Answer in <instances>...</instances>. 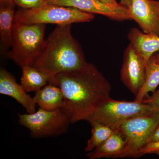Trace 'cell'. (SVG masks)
<instances>
[{"instance_id":"1","label":"cell","mask_w":159,"mask_h":159,"mask_svg":"<svg viewBox=\"0 0 159 159\" xmlns=\"http://www.w3.org/2000/svg\"><path fill=\"white\" fill-rule=\"evenodd\" d=\"M49 84L59 87L63 95L61 108L71 123L87 121L110 96V83L94 65L52 76Z\"/></svg>"},{"instance_id":"2","label":"cell","mask_w":159,"mask_h":159,"mask_svg":"<svg viewBox=\"0 0 159 159\" xmlns=\"http://www.w3.org/2000/svg\"><path fill=\"white\" fill-rule=\"evenodd\" d=\"M71 28V25H57L46 40L42 54L30 66L51 76L85 67L88 63Z\"/></svg>"},{"instance_id":"3","label":"cell","mask_w":159,"mask_h":159,"mask_svg":"<svg viewBox=\"0 0 159 159\" xmlns=\"http://www.w3.org/2000/svg\"><path fill=\"white\" fill-rule=\"evenodd\" d=\"M45 27L43 24L15 22L9 58L21 67L31 65L45 47Z\"/></svg>"},{"instance_id":"4","label":"cell","mask_w":159,"mask_h":159,"mask_svg":"<svg viewBox=\"0 0 159 159\" xmlns=\"http://www.w3.org/2000/svg\"><path fill=\"white\" fill-rule=\"evenodd\" d=\"M94 15L73 7L47 4L32 9L16 11L15 22L30 24H54L57 25L92 21Z\"/></svg>"},{"instance_id":"5","label":"cell","mask_w":159,"mask_h":159,"mask_svg":"<svg viewBox=\"0 0 159 159\" xmlns=\"http://www.w3.org/2000/svg\"><path fill=\"white\" fill-rule=\"evenodd\" d=\"M159 123V113L143 114L125 120L114 128L125 138L127 148L125 158H135L138 152L149 143Z\"/></svg>"},{"instance_id":"6","label":"cell","mask_w":159,"mask_h":159,"mask_svg":"<svg viewBox=\"0 0 159 159\" xmlns=\"http://www.w3.org/2000/svg\"><path fill=\"white\" fill-rule=\"evenodd\" d=\"M19 122L35 138L55 137L65 133L71 123L68 115L60 108L47 111L40 108L32 113L19 115Z\"/></svg>"},{"instance_id":"7","label":"cell","mask_w":159,"mask_h":159,"mask_svg":"<svg viewBox=\"0 0 159 159\" xmlns=\"http://www.w3.org/2000/svg\"><path fill=\"white\" fill-rule=\"evenodd\" d=\"M155 111H157L153 106L145 99L129 102L110 98L101 103L87 121L100 122L114 129L125 120Z\"/></svg>"},{"instance_id":"8","label":"cell","mask_w":159,"mask_h":159,"mask_svg":"<svg viewBox=\"0 0 159 159\" xmlns=\"http://www.w3.org/2000/svg\"><path fill=\"white\" fill-rule=\"evenodd\" d=\"M147 64L148 62L129 44L123 54L120 78L135 96L145 82Z\"/></svg>"},{"instance_id":"9","label":"cell","mask_w":159,"mask_h":159,"mask_svg":"<svg viewBox=\"0 0 159 159\" xmlns=\"http://www.w3.org/2000/svg\"><path fill=\"white\" fill-rule=\"evenodd\" d=\"M47 4L73 7L91 14L101 15L110 19L123 21L132 20L127 7L120 3L111 5L99 0H46Z\"/></svg>"},{"instance_id":"10","label":"cell","mask_w":159,"mask_h":159,"mask_svg":"<svg viewBox=\"0 0 159 159\" xmlns=\"http://www.w3.org/2000/svg\"><path fill=\"white\" fill-rule=\"evenodd\" d=\"M128 9L144 33L159 36V1L131 0Z\"/></svg>"},{"instance_id":"11","label":"cell","mask_w":159,"mask_h":159,"mask_svg":"<svg viewBox=\"0 0 159 159\" xmlns=\"http://www.w3.org/2000/svg\"><path fill=\"white\" fill-rule=\"evenodd\" d=\"M21 84L18 83L14 76L6 69L0 70V93L11 97L22 106L27 113L36 111V103L33 97L27 93Z\"/></svg>"},{"instance_id":"12","label":"cell","mask_w":159,"mask_h":159,"mask_svg":"<svg viewBox=\"0 0 159 159\" xmlns=\"http://www.w3.org/2000/svg\"><path fill=\"white\" fill-rule=\"evenodd\" d=\"M126 148L127 145L125 138L119 132L115 130L104 143L89 152L87 155L89 159L125 158Z\"/></svg>"},{"instance_id":"13","label":"cell","mask_w":159,"mask_h":159,"mask_svg":"<svg viewBox=\"0 0 159 159\" xmlns=\"http://www.w3.org/2000/svg\"><path fill=\"white\" fill-rule=\"evenodd\" d=\"M129 44L136 51L148 62L156 52L159 51V36L147 34L139 29H130L127 35Z\"/></svg>"},{"instance_id":"14","label":"cell","mask_w":159,"mask_h":159,"mask_svg":"<svg viewBox=\"0 0 159 159\" xmlns=\"http://www.w3.org/2000/svg\"><path fill=\"white\" fill-rule=\"evenodd\" d=\"M0 37L2 48H11L15 22V5L11 1L0 2Z\"/></svg>"},{"instance_id":"15","label":"cell","mask_w":159,"mask_h":159,"mask_svg":"<svg viewBox=\"0 0 159 159\" xmlns=\"http://www.w3.org/2000/svg\"><path fill=\"white\" fill-rule=\"evenodd\" d=\"M33 98L39 108L47 111L61 108L63 102L61 90L57 86L51 84H48L35 92Z\"/></svg>"},{"instance_id":"16","label":"cell","mask_w":159,"mask_h":159,"mask_svg":"<svg viewBox=\"0 0 159 159\" xmlns=\"http://www.w3.org/2000/svg\"><path fill=\"white\" fill-rule=\"evenodd\" d=\"M21 68L20 84L27 93L37 92L49 84L52 77L31 66Z\"/></svg>"},{"instance_id":"17","label":"cell","mask_w":159,"mask_h":159,"mask_svg":"<svg viewBox=\"0 0 159 159\" xmlns=\"http://www.w3.org/2000/svg\"><path fill=\"white\" fill-rule=\"evenodd\" d=\"M159 84V64L150 59L146 67L145 82L134 100L141 101L147 98L148 94L154 93Z\"/></svg>"},{"instance_id":"18","label":"cell","mask_w":159,"mask_h":159,"mask_svg":"<svg viewBox=\"0 0 159 159\" xmlns=\"http://www.w3.org/2000/svg\"><path fill=\"white\" fill-rule=\"evenodd\" d=\"M92 126V135L88 141L85 151L90 152L107 140L115 132L110 126L98 122H89Z\"/></svg>"},{"instance_id":"19","label":"cell","mask_w":159,"mask_h":159,"mask_svg":"<svg viewBox=\"0 0 159 159\" xmlns=\"http://www.w3.org/2000/svg\"><path fill=\"white\" fill-rule=\"evenodd\" d=\"M15 6L20 9H32L39 8L47 4L46 0H12Z\"/></svg>"},{"instance_id":"20","label":"cell","mask_w":159,"mask_h":159,"mask_svg":"<svg viewBox=\"0 0 159 159\" xmlns=\"http://www.w3.org/2000/svg\"><path fill=\"white\" fill-rule=\"evenodd\" d=\"M148 154H156L159 155V141L149 142L143 146L138 152L135 158L140 157Z\"/></svg>"},{"instance_id":"21","label":"cell","mask_w":159,"mask_h":159,"mask_svg":"<svg viewBox=\"0 0 159 159\" xmlns=\"http://www.w3.org/2000/svg\"><path fill=\"white\" fill-rule=\"evenodd\" d=\"M147 102H150L157 112L159 113V89L158 90L155 92L150 97H147L144 99Z\"/></svg>"},{"instance_id":"22","label":"cell","mask_w":159,"mask_h":159,"mask_svg":"<svg viewBox=\"0 0 159 159\" xmlns=\"http://www.w3.org/2000/svg\"><path fill=\"white\" fill-rule=\"evenodd\" d=\"M159 141V123L157 126L156 128L154 131L149 142H156V141Z\"/></svg>"},{"instance_id":"23","label":"cell","mask_w":159,"mask_h":159,"mask_svg":"<svg viewBox=\"0 0 159 159\" xmlns=\"http://www.w3.org/2000/svg\"><path fill=\"white\" fill-rule=\"evenodd\" d=\"M120 3L128 8L131 5V0H120Z\"/></svg>"},{"instance_id":"24","label":"cell","mask_w":159,"mask_h":159,"mask_svg":"<svg viewBox=\"0 0 159 159\" xmlns=\"http://www.w3.org/2000/svg\"><path fill=\"white\" fill-rule=\"evenodd\" d=\"M102 2L111 5H117L118 4L116 0H99Z\"/></svg>"},{"instance_id":"25","label":"cell","mask_w":159,"mask_h":159,"mask_svg":"<svg viewBox=\"0 0 159 159\" xmlns=\"http://www.w3.org/2000/svg\"><path fill=\"white\" fill-rule=\"evenodd\" d=\"M157 63L159 64V54H154L150 59Z\"/></svg>"},{"instance_id":"26","label":"cell","mask_w":159,"mask_h":159,"mask_svg":"<svg viewBox=\"0 0 159 159\" xmlns=\"http://www.w3.org/2000/svg\"><path fill=\"white\" fill-rule=\"evenodd\" d=\"M11 1V0H0V2H6V1Z\"/></svg>"}]
</instances>
